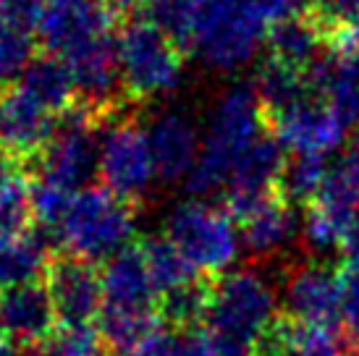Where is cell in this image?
I'll use <instances>...</instances> for the list:
<instances>
[{
	"label": "cell",
	"mask_w": 359,
	"mask_h": 356,
	"mask_svg": "<svg viewBox=\"0 0 359 356\" xmlns=\"http://www.w3.org/2000/svg\"><path fill=\"white\" fill-rule=\"evenodd\" d=\"M265 126H268V118L255 87L236 84L226 89L212 108L200 160L187 178L191 194L210 197V194L226 191L231 184V173L244 155V149L265 131Z\"/></svg>",
	"instance_id": "6da1fadb"
},
{
	"label": "cell",
	"mask_w": 359,
	"mask_h": 356,
	"mask_svg": "<svg viewBox=\"0 0 359 356\" xmlns=\"http://www.w3.org/2000/svg\"><path fill=\"white\" fill-rule=\"evenodd\" d=\"M208 336L218 356H252L276 322V291L257 270H229L212 280Z\"/></svg>",
	"instance_id": "7a4b0ae2"
},
{
	"label": "cell",
	"mask_w": 359,
	"mask_h": 356,
	"mask_svg": "<svg viewBox=\"0 0 359 356\" xmlns=\"http://www.w3.org/2000/svg\"><path fill=\"white\" fill-rule=\"evenodd\" d=\"M197 24L191 48L210 69L236 71L257 53L273 21L265 0H194Z\"/></svg>",
	"instance_id": "3957f363"
},
{
	"label": "cell",
	"mask_w": 359,
	"mask_h": 356,
	"mask_svg": "<svg viewBox=\"0 0 359 356\" xmlns=\"http://www.w3.org/2000/svg\"><path fill=\"white\" fill-rule=\"evenodd\" d=\"M134 236V205L105 186H90L71 202L55 231L66 254L87 262H108L129 247Z\"/></svg>",
	"instance_id": "277c9868"
},
{
	"label": "cell",
	"mask_w": 359,
	"mask_h": 356,
	"mask_svg": "<svg viewBox=\"0 0 359 356\" xmlns=\"http://www.w3.org/2000/svg\"><path fill=\"white\" fill-rule=\"evenodd\" d=\"M123 92L131 100H150L179 87L184 50L147 19H129L118 34Z\"/></svg>",
	"instance_id": "5b68a950"
},
{
	"label": "cell",
	"mask_w": 359,
	"mask_h": 356,
	"mask_svg": "<svg viewBox=\"0 0 359 356\" xmlns=\"http://www.w3.org/2000/svg\"><path fill=\"white\" fill-rule=\"evenodd\" d=\"M165 238L179 249L202 278L223 275L239 254V228L229 212L202 202L179 205L168 215Z\"/></svg>",
	"instance_id": "8992f818"
},
{
	"label": "cell",
	"mask_w": 359,
	"mask_h": 356,
	"mask_svg": "<svg viewBox=\"0 0 359 356\" xmlns=\"http://www.w3.org/2000/svg\"><path fill=\"white\" fill-rule=\"evenodd\" d=\"M100 123L105 121L84 105H74L66 116H60L58 129L37 158L42 178L55 181L74 194H79V189H90L92 176L100 173Z\"/></svg>",
	"instance_id": "52a82bcc"
},
{
	"label": "cell",
	"mask_w": 359,
	"mask_h": 356,
	"mask_svg": "<svg viewBox=\"0 0 359 356\" xmlns=\"http://www.w3.org/2000/svg\"><path fill=\"white\" fill-rule=\"evenodd\" d=\"M100 176L105 189L131 205L144 197L158 178L147 129L129 118L108 123L100 142Z\"/></svg>",
	"instance_id": "ba28073f"
},
{
	"label": "cell",
	"mask_w": 359,
	"mask_h": 356,
	"mask_svg": "<svg viewBox=\"0 0 359 356\" xmlns=\"http://www.w3.org/2000/svg\"><path fill=\"white\" fill-rule=\"evenodd\" d=\"M60 60L69 66L71 76H74L76 95L81 97L79 105L92 110L102 121L113 118L118 110L121 95H123L118 40H113L110 34H102Z\"/></svg>",
	"instance_id": "9c48e42d"
},
{
	"label": "cell",
	"mask_w": 359,
	"mask_h": 356,
	"mask_svg": "<svg viewBox=\"0 0 359 356\" xmlns=\"http://www.w3.org/2000/svg\"><path fill=\"white\" fill-rule=\"evenodd\" d=\"M268 129L276 134L280 147L294 155H328L341 147L346 137L344 121L325 100L309 95L302 102L268 116Z\"/></svg>",
	"instance_id": "30bf717a"
},
{
	"label": "cell",
	"mask_w": 359,
	"mask_h": 356,
	"mask_svg": "<svg viewBox=\"0 0 359 356\" xmlns=\"http://www.w3.org/2000/svg\"><path fill=\"white\" fill-rule=\"evenodd\" d=\"M45 288L63 325H92L105 304L102 273H97L92 262L74 254L50 259L45 270Z\"/></svg>",
	"instance_id": "8fae6325"
},
{
	"label": "cell",
	"mask_w": 359,
	"mask_h": 356,
	"mask_svg": "<svg viewBox=\"0 0 359 356\" xmlns=\"http://www.w3.org/2000/svg\"><path fill=\"white\" fill-rule=\"evenodd\" d=\"M116 11L100 0H50L37 24L48 55L66 58L81 45L110 34Z\"/></svg>",
	"instance_id": "7c38bea8"
},
{
	"label": "cell",
	"mask_w": 359,
	"mask_h": 356,
	"mask_svg": "<svg viewBox=\"0 0 359 356\" xmlns=\"http://www.w3.org/2000/svg\"><path fill=\"white\" fill-rule=\"evenodd\" d=\"M55 118L21 87L0 89V149L19 163L40 158L58 129Z\"/></svg>",
	"instance_id": "4fadbf2b"
},
{
	"label": "cell",
	"mask_w": 359,
	"mask_h": 356,
	"mask_svg": "<svg viewBox=\"0 0 359 356\" xmlns=\"http://www.w3.org/2000/svg\"><path fill=\"white\" fill-rule=\"evenodd\" d=\"M283 304L291 320L328 327L339 325L341 273L318 262L297 267L286 280Z\"/></svg>",
	"instance_id": "5bb4252c"
},
{
	"label": "cell",
	"mask_w": 359,
	"mask_h": 356,
	"mask_svg": "<svg viewBox=\"0 0 359 356\" xmlns=\"http://www.w3.org/2000/svg\"><path fill=\"white\" fill-rule=\"evenodd\" d=\"M55 327L58 315L45 283L34 280L0 291V336L13 343L37 346Z\"/></svg>",
	"instance_id": "9a60e30c"
},
{
	"label": "cell",
	"mask_w": 359,
	"mask_h": 356,
	"mask_svg": "<svg viewBox=\"0 0 359 356\" xmlns=\"http://www.w3.org/2000/svg\"><path fill=\"white\" fill-rule=\"evenodd\" d=\"M236 223H239L241 244L250 249L255 257L276 254L297 236V231H302L294 205L278 189L259 197L257 202H252L236 218Z\"/></svg>",
	"instance_id": "2e32d148"
},
{
	"label": "cell",
	"mask_w": 359,
	"mask_h": 356,
	"mask_svg": "<svg viewBox=\"0 0 359 356\" xmlns=\"http://www.w3.org/2000/svg\"><path fill=\"white\" fill-rule=\"evenodd\" d=\"M147 137H150L158 178L163 181L189 178L202 152V139L191 118L176 110H165L150 123Z\"/></svg>",
	"instance_id": "e0dca14e"
},
{
	"label": "cell",
	"mask_w": 359,
	"mask_h": 356,
	"mask_svg": "<svg viewBox=\"0 0 359 356\" xmlns=\"http://www.w3.org/2000/svg\"><path fill=\"white\" fill-rule=\"evenodd\" d=\"M102 294L113 309H158L160 294L142 244L126 247L102 267Z\"/></svg>",
	"instance_id": "ac0fdd59"
},
{
	"label": "cell",
	"mask_w": 359,
	"mask_h": 356,
	"mask_svg": "<svg viewBox=\"0 0 359 356\" xmlns=\"http://www.w3.org/2000/svg\"><path fill=\"white\" fill-rule=\"evenodd\" d=\"M252 356H349V341L336 327L280 317L259 338Z\"/></svg>",
	"instance_id": "d6986e66"
},
{
	"label": "cell",
	"mask_w": 359,
	"mask_h": 356,
	"mask_svg": "<svg viewBox=\"0 0 359 356\" xmlns=\"http://www.w3.org/2000/svg\"><path fill=\"white\" fill-rule=\"evenodd\" d=\"M312 92L325 100L346 129L359 126V53L344 55L328 50L307 71Z\"/></svg>",
	"instance_id": "ffe728a7"
},
{
	"label": "cell",
	"mask_w": 359,
	"mask_h": 356,
	"mask_svg": "<svg viewBox=\"0 0 359 356\" xmlns=\"http://www.w3.org/2000/svg\"><path fill=\"white\" fill-rule=\"evenodd\" d=\"M286 168V149L270 129L259 134L250 147L244 149L236 168L231 173L226 197H257L278 189L280 173Z\"/></svg>",
	"instance_id": "44dd1931"
},
{
	"label": "cell",
	"mask_w": 359,
	"mask_h": 356,
	"mask_svg": "<svg viewBox=\"0 0 359 356\" xmlns=\"http://www.w3.org/2000/svg\"><path fill=\"white\" fill-rule=\"evenodd\" d=\"M270 58L307 74L328 53V32L312 13L278 21L268 32Z\"/></svg>",
	"instance_id": "7402d4cb"
},
{
	"label": "cell",
	"mask_w": 359,
	"mask_h": 356,
	"mask_svg": "<svg viewBox=\"0 0 359 356\" xmlns=\"http://www.w3.org/2000/svg\"><path fill=\"white\" fill-rule=\"evenodd\" d=\"M19 87L29 95L34 102H40L53 116H66L74 108L76 84L71 76L69 66L55 55H42L29 63L19 79Z\"/></svg>",
	"instance_id": "603a6c76"
},
{
	"label": "cell",
	"mask_w": 359,
	"mask_h": 356,
	"mask_svg": "<svg viewBox=\"0 0 359 356\" xmlns=\"http://www.w3.org/2000/svg\"><path fill=\"white\" fill-rule=\"evenodd\" d=\"M50 249L40 233L0 236V286L13 288L34 283L50 265Z\"/></svg>",
	"instance_id": "cb8c5ba5"
},
{
	"label": "cell",
	"mask_w": 359,
	"mask_h": 356,
	"mask_svg": "<svg viewBox=\"0 0 359 356\" xmlns=\"http://www.w3.org/2000/svg\"><path fill=\"white\" fill-rule=\"evenodd\" d=\"M252 87H255L259 105L265 110V118L297 105L309 95H315L304 71L291 69V66H286V63H280L276 58H268L259 66L257 79H255Z\"/></svg>",
	"instance_id": "d4e9b609"
},
{
	"label": "cell",
	"mask_w": 359,
	"mask_h": 356,
	"mask_svg": "<svg viewBox=\"0 0 359 356\" xmlns=\"http://www.w3.org/2000/svg\"><path fill=\"white\" fill-rule=\"evenodd\" d=\"M315 202L346 223L354 218L359 210V134L344 147Z\"/></svg>",
	"instance_id": "484cf974"
},
{
	"label": "cell",
	"mask_w": 359,
	"mask_h": 356,
	"mask_svg": "<svg viewBox=\"0 0 359 356\" xmlns=\"http://www.w3.org/2000/svg\"><path fill=\"white\" fill-rule=\"evenodd\" d=\"M210 301H212V280L197 278L187 286L173 288L160 296V320H165L173 330H194L197 322L208 320Z\"/></svg>",
	"instance_id": "4316f807"
},
{
	"label": "cell",
	"mask_w": 359,
	"mask_h": 356,
	"mask_svg": "<svg viewBox=\"0 0 359 356\" xmlns=\"http://www.w3.org/2000/svg\"><path fill=\"white\" fill-rule=\"evenodd\" d=\"M142 249H144V257H147L152 280H155V288H158L160 296L173 291V288H181L191 283V280L202 278L165 236L147 238L142 244Z\"/></svg>",
	"instance_id": "83f0119b"
},
{
	"label": "cell",
	"mask_w": 359,
	"mask_h": 356,
	"mask_svg": "<svg viewBox=\"0 0 359 356\" xmlns=\"http://www.w3.org/2000/svg\"><path fill=\"white\" fill-rule=\"evenodd\" d=\"M328 173L330 168L323 155H294V160L286 163V168L280 173L278 191L291 205H297V202L312 205L325 186Z\"/></svg>",
	"instance_id": "f1b7e54d"
},
{
	"label": "cell",
	"mask_w": 359,
	"mask_h": 356,
	"mask_svg": "<svg viewBox=\"0 0 359 356\" xmlns=\"http://www.w3.org/2000/svg\"><path fill=\"white\" fill-rule=\"evenodd\" d=\"M110 348L95 325H63L34 346V356H108Z\"/></svg>",
	"instance_id": "f546056e"
},
{
	"label": "cell",
	"mask_w": 359,
	"mask_h": 356,
	"mask_svg": "<svg viewBox=\"0 0 359 356\" xmlns=\"http://www.w3.org/2000/svg\"><path fill=\"white\" fill-rule=\"evenodd\" d=\"M147 21L163 29L181 50L191 48V34L197 24V3L194 0H147Z\"/></svg>",
	"instance_id": "4dcf8cb0"
},
{
	"label": "cell",
	"mask_w": 359,
	"mask_h": 356,
	"mask_svg": "<svg viewBox=\"0 0 359 356\" xmlns=\"http://www.w3.org/2000/svg\"><path fill=\"white\" fill-rule=\"evenodd\" d=\"M34 60L32 32L19 29L0 19V89H8L11 81H19Z\"/></svg>",
	"instance_id": "1f68e13d"
},
{
	"label": "cell",
	"mask_w": 359,
	"mask_h": 356,
	"mask_svg": "<svg viewBox=\"0 0 359 356\" xmlns=\"http://www.w3.org/2000/svg\"><path fill=\"white\" fill-rule=\"evenodd\" d=\"M131 356H218V351L200 330H160Z\"/></svg>",
	"instance_id": "d6a6232c"
},
{
	"label": "cell",
	"mask_w": 359,
	"mask_h": 356,
	"mask_svg": "<svg viewBox=\"0 0 359 356\" xmlns=\"http://www.w3.org/2000/svg\"><path fill=\"white\" fill-rule=\"evenodd\" d=\"M74 191L63 189L55 181L40 178L32 184V218L42 226V231H58L66 212H69L71 202H74Z\"/></svg>",
	"instance_id": "836d02e7"
},
{
	"label": "cell",
	"mask_w": 359,
	"mask_h": 356,
	"mask_svg": "<svg viewBox=\"0 0 359 356\" xmlns=\"http://www.w3.org/2000/svg\"><path fill=\"white\" fill-rule=\"evenodd\" d=\"M346 220L333 215L330 210L320 207L318 202H312L304 212L302 220V238L312 252H330V249H341L344 241V231H346Z\"/></svg>",
	"instance_id": "e575fe53"
},
{
	"label": "cell",
	"mask_w": 359,
	"mask_h": 356,
	"mask_svg": "<svg viewBox=\"0 0 359 356\" xmlns=\"http://www.w3.org/2000/svg\"><path fill=\"white\" fill-rule=\"evenodd\" d=\"M339 325L349 343H359V273L351 267L341 270Z\"/></svg>",
	"instance_id": "d590c367"
},
{
	"label": "cell",
	"mask_w": 359,
	"mask_h": 356,
	"mask_svg": "<svg viewBox=\"0 0 359 356\" xmlns=\"http://www.w3.org/2000/svg\"><path fill=\"white\" fill-rule=\"evenodd\" d=\"M309 13L328 32V40L341 27H359V0H312Z\"/></svg>",
	"instance_id": "8d00e7d4"
},
{
	"label": "cell",
	"mask_w": 359,
	"mask_h": 356,
	"mask_svg": "<svg viewBox=\"0 0 359 356\" xmlns=\"http://www.w3.org/2000/svg\"><path fill=\"white\" fill-rule=\"evenodd\" d=\"M45 8H48L45 0H3L0 19L13 24V27H19V29L37 32V24H40Z\"/></svg>",
	"instance_id": "74e56055"
},
{
	"label": "cell",
	"mask_w": 359,
	"mask_h": 356,
	"mask_svg": "<svg viewBox=\"0 0 359 356\" xmlns=\"http://www.w3.org/2000/svg\"><path fill=\"white\" fill-rule=\"evenodd\" d=\"M341 252L346 259V267L359 273V210L354 212V218L349 220V226L344 231V241H341Z\"/></svg>",
	"instance_id": "f35d334b"
},
{
	"label": "cell",
	"mask_w": 359,
	"mask_h": 356,
	"mask_svg": "<svg viewBox=\"0 0 359 356\" xmlns=\"http://www.w3.org/2000/svg\"><path fill=\"white\" fill-rule=\"evenodd\" d=\"M105 6L116 11V13H134V11H140L147 6V0H102Z\"/></svg>",
	"instance_id": "ab89813d"
},
{
	"label": "cell",
	"mask_w": 359,
	"mask_h": 356,
	"mask_svg": "<svg viewBox=\"0 0 359 356\" xmlns=\"http://www.w3.org/2000/svg\"><path fill=\"white\" fill-rule=\"evenodd\" d=\"M0 356H19V354H16L13 341H8L6 336H0Z\"/></svg>",
	"instance_id": "60d3db41"
},
{
	"label": "cell",
	"mask_w": 359,
	"mask_h": 356,
	"mask_svg": "<svg viewBox=\"0 0 359 356\" xmlns=\"http://www.w3.org/2000/svg\"><path fill=\"white\" fill-rule=\"evenodd\" d=\"M0 6H3V0H0Z\"/></svg>",
	"instance_id": "b9f144b4"
},
{
	"label": "cell",
	"mask_w": 359,
	"mask_h": 356,
	"mask_svg": "<svg viewBox=\"0 0 359 356\" xmlns=\"http://www.w3.org/2000/svg\"><path fill=\"white\" fill-rule=\"evenodd\" d=\"M100 3H102V0H100Z\"/></svg>",
	"instance_id": "7bdbcfd3"
}]
</instances>
